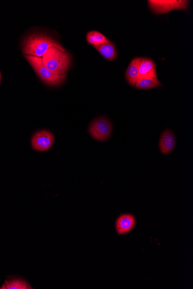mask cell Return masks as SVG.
Returning <instances> with one entry per match:
<instances>
[{
  "mask_svg": "<svg viewBox=\"0 0 193 289\" xmlns=\"http://www.w3.org/2000/svg\"><path fill=\"white\" fill-rule=\"evenodd\" d=\"M52 47L65 50L61 44L53 40L52 38L45 35L31 34L25 38L22 49L24 56L42 58L47 51Z\"/></svg>",
  "mask_w": 193,
  "mask_h": 289,
  "instance_id": "1",
  "label": "cell"
},
{
  "mask_svg": "<svg viewBox=\"0 0 193 289\" xmlns=\"http://www.w3.org/2000/svg\"><path fill=\"white\" fill-rule=\"evenodd\" d=\"M44 66L54 74H67L71 63V58L65 50L52 47L42 57Z\"/></svg>",
  "mask_w": 193,
  "mask_h": 289,
  "instance_id": "2",
  "label": "cell"
},
{
  "mask_svg": "<svg viewBox=\"0 0 193 289\" xmlns=\"http://www.w3.org/2000/svg\"><path fill=\"white\" fill-rule=\"evenodd\" d=\"M24 56L36 74L46 84L50 86H58L65 82L67 74L59 75L53 74L43 65L42 59L31 56Z\"/></svg>",
  "mask_w": 193,
  "mask_h": 289,
  "instance_id": "3",
  "label": "cell"
},
{
  "mask_svg": "<svg viewBox=\"0 0 193 289\" xmlns=\"http://www.w3.org/2000/svg\"><path fill=\"white\" fill-rule=\"evenodd\" d=\"M148 2L151 12L158 15L173 10L186 11L189 6V1L186 0H150Z\"/></svg>",
  "mask_w": 193,
  "mask_h": 289,
  "instance_id": "4",
  "label": "cell"
},
{
  "mask_svg": "<svg viewBox=\"0 0 193 289\" xmlns=\"http://www.w3.org/2000/svg\"><path fill=\"white\" fill-rule=\"evenodd\" d=\"M88 132L96 141H106L112 132V123L106 117H99L91 123L88 127Z\"/></svg>",
  "mask_w": 193,
  "mask_h": 289,
  "instance_id": "5",
  "label": "cell"
},
{
  "mask_svg": "<svg viewBox=\"0 0 193 289\" xmlns=\"http://www.w3.org/2000/svg\"><path fill=\"white\" fill-rule=\"evenodd\" d=\"M55 142V137L47 130L37 132L31 139V144L34 150L44 152L49 150Z\"/></svg>",
  "mask_w": 193,
  "mask_h": 289,
  "instance_id": "6",
  "label": "cell"
},
{
  "mask_svg": "<svg viewBox=\"0 0 193 289\" xmlns=\"http://www.w3.org/2000/svg\"><path fill=\"white\" fill-rule=\"evenodd\" d=\"M137 225V219L132 214L125 213L120 215L116 218L115 224L117 234L123 236L133 230Z\"/></svg>",
  "mask_w": 193,
  "mask_h": 289,
  "instance_id": "7",
  "label": "cell"
},
{
  "mask_svg": "<svg viewBox=\"0 0 193 289\" xmlns=\"http://www.w3.org/2000/svg\"><path fill=\"white\" fill-rule=\"evenodd\" d=\"M176 144L175 134L170 129H167L164 131L159 141V148L161 153L164 155L169 154L175 147Z\"/></svg>",
  "mask_w": 193,
  "mask_h": 289,
  "instance_id": "8",
  "label": "cell"
},
{
  "mask_svg": "<svg viewBox=\"0 0 193 289\" xmlns=\"http://www.w3.org/2000/svg\"><path fill=\"white\" fill-rule=\"evenodd\" d=\"M156 66L152 60L142 58L139 65V79L157 78Z\"/></svg>",
  "mask_w": 193,
  "mask_h": 289,
  "instance_id": "9",
  "label": "cell"
},
{
  "mask_svg": "<svg viewBox=\"0 0 193 289\" xmlns=\"http://www.w3.org/2000/svg\"><path fill=\"white\" fill-rule=\"evenodd\" d=\"M141 60V57H136L132 60L126 70L127 81L132 86H135L136 83L139 79V65H140Z\"/></svg>",
  "mask_w": 193,
  "mask_h": 289,
  "instance_id": "10",
  "label": "cell"
},
{
  "mask_svg": "<svg viewBox=\"0 0 193 289\" xmlns=\"http://www.w3.org/2000/svg\"><path fill=\"white\" fill-rule=\"evenodd\" d=\"M100 55L109 61H113L117 57L116 48L113 43L109 41L108 42L94 46Z\"/></svg>",
  "mask_w": 193,
  "mask_h": 289,
  "instance_id": "11",
  "label": "cell"
},
{
  "mask_svg": "<svg viewBox=\"0 0 193 289\" xmlns=\"http://www.w3.org/2000/svg\"><path fill=\"white\" fill-rule=\"evenodd\" d=\"M28 282L22 278H13L5 281L0 289H31Z\"/></svg>",
  "mask_w": 193,
  "mask_h": 289,
  "instance_id": "12",
  "label": "cell"
},
{
  "mask_svg": "<svg viewBox=\"0 0 193 289\" xmlns=\"http://www.w3.org/2000/svg\"><path fill=\"white\" fill-rule=\"evenodd\" d=\"M161 83L157 78L139 79L136 83L135 87L140 90H150L156 87H161Z\"/></svg>",
  "mask_w": 193,
  "mask_h": 289,
  "instance_id": "13",
  "label": "cell"
},
{
  "mask_svg": "<svg viewBox=\"0 0 193 289\" xmlns=\"http://www.w3.org/2000/svg\"><path fill=\"white\" fill-rule=\"evenodd\" d=\"M87 42L94 46H100L101 44L109 42L107 38L102 33L97 31L88 32L86 36Z\"/></svg>",
  "mask_w": 193,
  "mask_h": 289,
  "instance_id": "14",
  "label": "cell"
},
{
  "mask_svg": "<svg viewBox=\"0 0 193 289\" xmlns=\"http://www.w3.org/2000/svg\"><path fill=\"white\" fill-rule=\"evenodd\" d=\"M1 81V72H0V81Z\"/></svg>",
  "mask_w": 193,
  "mask_h": 289,
  "instance_id": "15",
  "label": "cell"
},
{
  "mask_svg": "<svg viewBox=\"0 0 193 289\" xmlns=\"http://www.w3.org/2000/svg\"><path fill=\"white\" fill-rule=\"evenodd\" d=\"M0 84H1V81H0Z\"/></svg>",
  "mask_w": 193,
  "mask_h": 289,
  "instance_id": "16",
  "label": "cell"
}]
</instances>
